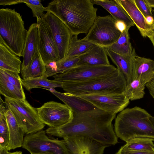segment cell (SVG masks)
<instances>
[{
	"label": "cell",
	"instance_id": "obj_1",
	"mask_svg": "<svg viewBox=\"0 0 154 154\" xmlns=\"http://www.w3.org/2000/svg\"><path fill=\"white\" fill-rule=\"evenodd\" d=\"M71 120L59 128L46 129L48 134L63 138L82 136L90 137L109 146L118 142L112 122L116 114L99 109L91 111L73 112Z\"/></svg>",
	"mask_w": 154,
	"mask_h": 154
},
{
	"label": "cell",
	"instance_id": "obj_2",
	"mask_svg": "<svg viewBox=\"0 0 154 154\" xmlns=\"http://www.w3.org/2000/svg\"><path fill=\"white\" fill-rule=\"evenodd\" d=\"M91 0H54L49 3L46 12L60 19L72 35L87 34L96 17L97 8Z\"/></svg>",
	"mask_w": 154,
	"mask_h": 154
},
{
	"label": "cell",
	"instance_id": "obj_3",
	"mask_svg": "<svg viewBox=\"0 0 154 154\" xmlns=\"http://www.w3.org/2000/svg\"><path fill=\"white\" fill-rule=\"evenodd\" d=\"M151 116L146 110L139 107L125 109L115 119L114 131L116 136L126 142L136 137L154 138Z\"/></svg>",
	"mask_w": 154,
	"mask_h": 154
},
{
	"label": "cell",
	"instance_id": "obj_4",
	"mask_svg": "<svg viewBox=\"0 0 154 154\" xmlns=\"http://www.w3.org/2000/svg\"><path fill=\"white\" fill-rule=\"evenodd\" d=\"M127 86L125 77L117 68L110 74L91 80L77 82H63L62 88L66 93L79 96L122 94Z\"/></svg>",
	"mask_w": 154,
	"mask_h": 154
},
{
	"label": "cell",
	"instance_id": "obj_5",
	"mask_svg": "<svg viewBox=\"0 0 154 154\" xmlns=\"http://www.w3.org/2000/svg\"><path fill=\"white\" fill-rule=\"evenodd\" d=\"M27 33L21 16L14 9H0V36L19 57H23Z\"/></svg>",
	"mask_w": 154,
	"mask_h": 154
},
{
	"label": "cell",
	"instance_id": "obj_6",
	"mask_svg": "<svg viewBox=\"0 0 154 154\" xmlns=\"http://www.w3.org/2000/svg\"><path fill=\"white\" fill-rule=\"evenodd\" d=\"M5 102L8 109L11 110L26 135L36 133L45 127V124L41 120L36 108L26 100L5 97Z\"/></svg>",
	"mask_w": 154,
	"mask_h": 154
},
{
	"label": "cell",
	"instance_id": "obj_7",
	"mask_svg": "<svg viewBox=\"0 0 154 154\" xmlns=\"http://www.w3.org/2000/svg\"><path fill=\"white\" fill-rule=\"evenodd\" d=\"M116 21L111 15L97 16L83 38L105 48L111 45L117 41L122 33L116 28Z\"/></svg>",
	"mask_w": 154,
	"mask_h": 154
},
{
	"label": "cell",
	"instance_id": "obj_8",
	"mask_svg": "<svg viewBox=\"0 0 154 154\" xmlns=\"http://www.w3.org/2000/svg\"><path fill=\"white\" fill-rule=\"evenodd\" d=\"M46 134L45 131L42 130L27 134L24 137L22 148L31 154H70L64 140L52 139Z\"/></svg>",
	"mask_w": 154,
	"mask_h": 154
},
{
	"label": "cell",
	"instance_id": "obj_9",
	"mask_svg": "<svg viewBox=\"0 0 154 154\" xmlns=\"http://www.w3.org/2000/svg\"><path fill=\"white\" fill-rule=\"evenodd\" d=\"M42 122L50 128H57L70 122L73 112L67 105L51 101L36 108Z\"/></svg>",
	"mask_w": 154,
	"mask_h": 154
},
{
	"label": "cell",
	"instance_id": "obj_10",
	"mask_svg": "<svg viewBox=\"0 0 154 154\" xmlns=\"http://www.w3.org/2000/svg\"><path fill=\"white\" fill-rule=\"evenodd\" d=\"M117 69L113 65L77 66L53 76L56 81L77 82L86 81L110 74Z\"/></svg>",
	"mask_w": 154,
	"mask_h": 154
},
{
	"label": "cell",
	"instance_id": "obj_11",
	"mask_svg": "<svg viewBox=\"0 0 154 154\" xmlns=\"http://www.w3.org/2000/svg\"><path fill=\"white\" fill-rule=\"evenodd\" d=\"M37 49L45 65L60 59L58 49L51 30L43 18L36 17Z\"/></svg>",
	"mask_w": 154,
	"mask_h": 154
},
{
	"label": "cell",
	"instance_id": "obj_12",
	"mask_svg": "<svg viewBox=\"0 0 154 154\" xmlns=\"http://www.w3.org/2000/svg\"><path fill=\"white\" fill-rule=\"evenodd\" d=\"M43 19L51 30L58 50L60 59H63L73 35L64 23L50 12L47 11Z\"/></svg>",
	"mask_w": 154,
	"mask_h": 154
},
{
	"label": "cell",
	"instance_id": "obj_13",
	"mask_svg": "<svg viewBox=\"0 0 154 154\" xmlns=\"http://www.w3.org/2000/svg\"><path fill=\"white\" fill-rule=\"evenodd\" d=\"M89 102L97 108L115 114L128 105L130 100L124 93L112 94H89L77 96Z\"/></svg>",
	"mask_w": 154,
	"mask_h": 154
},
{
	"label": "cell",
	"instance_id": "obj_14",
	"mask_svg": "<svg viewBox=\"0 0 154 154\" xmlns=\"http://www.w3.org/2000/svg\"><path fill=\"white\" fill-rule=\"evenodd\" d=\"M132 80L139 79L146 84L154 79V60L134 54L133 60Z\"/></svg>",
	"mask_w": 154,
	"mask_h": 154
},
{
	"label": "cell",
	"instance_id": "obj_15",
	"mask_svg": "<svg viewBox=\"0 0 154 154\" xmlns=\"http://www.w3.org/2000/svg\"><path fill=\"white\" fill-rule=\"evenodd\" d=\"M130 17L143 37H148L153 29L148 25L145 18L140 11L134 0H116Z\"/></svg>",
	"mask_w": 154,
	"mask_h": 154
},
{
	"label": "cell",
	"instance_id": "obj_16",
	"mask_svg": "<svg viewBox=\"0 0 154 154\" xmlns=\"http://www.w3.org/2000/svg\"><path fill=\"white\" fill-rule=\"evenodd\" d=\"M45 89L49 91L69 107L73 112H86L98 109L89 102L78 96L66 92H59L54 88Z\"/></svg>",
	"mask_w": 154,
	"mask_h": 154
},
{
	"label": "cell",
	"instance_id": "obj_17",
	"mask_svg": "<svg viewBox=\"0 0 154 154\" xmlns=\"http://www.w3.org/2000/svg\"><path fill=\"white\" fill-rule=\"evenodd\" d=\"M79 57L76 66H107L110 64L106 48L97 44L79 56Z\"/></svg>",
	"mask_w": 154,
	"mask_h": 154
},
{
	"label": "cell",
	"instance_id": "obj_18",
	"mask_svg": "<svg viewBox=\"0 0 154 154\" xmlns=\"http://www.w3.org/2000/svg\"><path fill=\"white\" fill-rule=\"evenodd\" d=\"M38 29L37 24L34 23L29 26L26 38L21 69L28 66L32 61L37 49Z\"/></svg>",
	"mask_w": 154,
	"mask_h": 154
},
{
	"label": "cell",
	"instance_id": "obj_19",
	"mask_svg": "<svg viewBox=\"0 0 154 154\" xmlns=\"http://www.w3.org/2000/svg\"><path fill=\"white\" fill-rule=\"evenodd\" d=\"M5 116L9 133V143L6 148L9 151L22 147L25 133L24 130L18 124L10 109L7 110Z\"/></svg>",
	"mask_w": 154,
	"mask_h": 154
},
{
	"label": "cell",
	"instance_id": "obj_20",
	"mask_svg": "<svg viewBox=\"0 0 154 154\" xmlns=\"http://www.w3.org/2000/svg\"><path fill=\"white\" fill-rule=\"evenodd\" d=\"M0 36V68L19 73L21 61Z\"/></svg>",
	"mask_w": 154,
	"mask_h": 154
},
{
	"label": "cell",
	"instance_id": "obj_21",
	"mask_svg": "<svg viewBox=\"0 0 154 154\" xmlns=\"http://www.w3.org/2000/svg\"><path fill=\"white\" fill-rule=\"evenodd\" d=\"M94 4L100 6L107 11L116 21L124 22L127 28L134 26L135 24L124 9L116 0H91Z\"/></svg>",
	"mask_w": 154,
	"mask_h": 154
},
{
	"label": "cell",
	"instance_id": "obj_22",
	"mask_svg": "<svg viewBox=\"0 0 154 154\" xmlns=\"http://www.w3.org/2000/svg\"><path fill=\"white\" fill-rule=\"evenodd\" d=\"M108 56L124 75L128 85L132 81L133 60L135 51L131 56H126L117 54L106 48Z\"/></svg>",
	"mask_w": 154,
	"mask_h": 154
},
{
	"label": "cell",
	"instance_id": "obj_23",
	"mask_svg": "<svg viewBox=\"0 0 154 154\" xmlns=\"http://www.w3.org/2000/svg\"><path fill=\"white\" fill-rule=\"evenodd\" d=\"M79 60V56H77L51 62L45 65L46 71L43 76L47 78L64 72L76 66Z\"/></svg>",
	"mask_w": 154,
	"mask_h": 154
},
{
	"label": "cell",
	"instance_id": "obj_24",
	"mask_svg": "<svg viewBox=\"0 0 154 154\" xmlns=\"http://www.w3.org/2000/svg\"><path fill=\"white\" fill-rule=\"evenodd\" d=\"M46 71V67L37 49L35 56L29 65L21 69L22 79H28L43 76Z\"/></svg>",
	"mask_w": 154,
	"mask_h": 154
},
{
	"label": "cell",
	"instance_id": "obj_25",
	"mask_svg": "<svg viewBox=\"0 0 154 154\" xmlns=\"http://www.w3.org/2000/svg\"><path fill=\"white\" fill-rule=\"evenodd\" d=\"M129 29L127 28L115 43L106 48L120 55L131 56L135 51L134 48H132L130 42Z\"/></svg>",
	"mask_w": 154,
	"mask_h": 154
},
{
	"label": "cell",
	"instance_id": "obj_26",
	"mask_svg": "<svg viewBox=\"0 0 154 154\" xmlns=\"http://www.w3.org/2000/svg\"><path fill=\"white\" fill-rule=\"evenodd\" d=\"M77 36L73 35L72 36L66 54L63 59L79 56L96 45L83 38L78 39Z\"/></svg>",
	"mask_w": 154,
	"mask_h": 154
},
{
	"label": "cell",
	"instance_id": "obj_27",
	"mask_svg": "<svg viewBox=\"0 0 154 154\" xmlns=\"http://www.w3.org/2000/svg\"><path fill=\"white\" fill-rule=\"evenodd\" d=\"M22 85L27 91L38 87H43L50 89L55 88H62L63 82L54 80H50L42 76L28 79H21Z\"/></svg>",
	"mask_w": 154,
	"mask_h": 154
},
{
	"label": "cell",
	"instance_id": "obj_28",
	"mask_svg": "<svg viewBox=\"0 0 154 154\" xmlns=\"http://www.w3.org/2000/svg\"><path fill=\"white\" fill-rule=\"evenodd\" d=\"M0 93L5 97L18 100H26L24 91L19 89L9 82L0 73Z\"/></svg>",
	"mask_w": 154,
	"mask_h": 154
},
{
	"label": "cell",
	"instance_id": "obj_29",
	"mask_svg": "<svg viewBox=\"0 0 154 154\" xmlns=\"http://www.w3.org/2000/svg\"><path fill=\"white\" fill-rule=\"evenodd\" d=\"M154 138L146 137H136L131 139L124 146L132 150L144 151L154 149Z\"/></svg>",
	"mask_w": 154,
	"mask_h": 154
},
{
	"label": "cell",
	"instance_id": "obj_30",
	"mask_svg": "<svg viewBox=\"0 0 154 154\" xmlns=\"http://www.w3.org/2000/svg\"><path fill=\"white\" fill-rule=\"evenodd\" d=\"M146 85L138 79L132 80L127 85L124 93L130 100L140 99L143 98L145 94L144 89Z\"/></svg>",
	"mask_w": 154,
	"mask_h": 154
},
{
	"label": "cell",
	"instance_id": "obj_31",
	"mask_svg": "<svg viewBox=\"0 0 154 154\" xmlns=\"http://www.w3.org/2000/svg\"><path fill=\"white\" fill-rule=\"evenodd\" d=\"M21 3H24L32 10L33 17L43 18L46 11V7L43 6L41 0H20Z\"/></svg>",
	"mask_w": 154,
	"mask_h": 154
},
{
	"label": "cell",
	"instance_id": "obj_32",
	"mask_svg": "<svg viewBox=\"0 0 154 154\" xmlns=\"http://www.w3.org/2000/svg\"><path fill=\"white\" fill-rule=\"evenodd\" d=\"M0 73L4 75L9 82L15 86L21 91H24L21 81V78L18 73L1 68Z\"/></svg>",
	"mask_w": 154,
	"mask_h": 154
},
{
	"label": "cell",
	"instance_id": "obj_33",
	"mask_svg": "<svg viewBox=\"0 0 154 154\" xmlns=\"http://www.w3.org/2000/svg\"><path fill=\"white\" fill-rule=\"evenodd\" d=\"M9 141V133L6 118L0 119V148H6Z\"/></svg>",
	"mask_w": 154,
	"mask_h": 154
},
{
	"label": "cell",
	"instance_id": "obj_34",
	"mask_svg": "<svg viewBox=\"0 0 154 154\" xmlns=\"http://www.w3.org/2000/svg\"><path fill=\"white\" fill-rule=\"evenodd\" d=\"M134 1L136 6L145 18L149 16H153L152 9L149 6L145 0H134Z\"/></svg>",
	"mask_w": 154,
	"mask_h": 154
},
{
	"label": "cell",
	"instance_id": "obj_35",
	"mask_svg": "<svg viewBox=\"0 0 154 154\" xmlns=\"http://www.w3.org/2000/svg\"><path fill=\"white\" fill-rule=\"evenodd\" d=\"M115 154H154V149L150 150H132L122 146Z\"/></svg>",
	"mask_w": 154,
	"mask_h": 154
},
{
	"label": "cell",
	"instance_id": "obj_36",
	"mask_svg": "<svg viewBox=\"0 0 154 154\" xmlns=\"http://www.w3.org/2000/svg\"><path fill=\"white\" fill-rule=\"evenodd\" d=\"M6 106L5 102L0 97V119L3 118H5V114L7 111L8 109L5 107Z\"/></svg>",
	"mask_w": 154,
	"mask_h": 154
},
{
	"label": "cell",
	"instance_id": "obj_37",
	"mask_svg": "<svg viewBox=\"0 0 154 154\" xmlns=\"http://www.w3.org/2000/svg\"><path fill=\"white\" fill-rule=\"evenodd\" d=\"M21 3L20 0H0V5H15Z\"/></svg>",
	"mask_w": 154,
	"mask_h": 154
},
{
	"label": "cell",
	"instance_id": "obj_38",
	"mask_svg": "<svg viewBox=\"0 0 154 154\" xmlns=\"http://www.w3.org/2000/svg\"><path fill=\"white\" fill-rule=\"evenodd\" d=\"M146 86L151 96L154 99V79L147 83Z\"/></svg>",
	"mask_w": 154,
	"mask_h": 154
},
{
	"label": "cell",
	"instance_id": "obj_39",
	"mask_svg": "<svg viewBox=\"0 0 154 154\" xmlns=\"http://www.w3.org/2000/svg\"><path fill=\"white\" fill-rule=\"evenodd\" d=\"M116 26L117 29L122 33L128 28L125 23L124 22L120 20L116 21Z\"/></svg>",
	"mask_w": 154,
	"mask_h": 154
},
{
	"label": "cell",
	"instance_id": "obj_40",
	"mask_svg": "<svg viewBox=\"0 0 154 154\" xmlns=\"http://www.w3.org/2000/svg\"><path fill=\"white\" fill-rule=\"evenodd\" d=\"M146 24L149 26L153 27L154 25V18L153 16H149L145 17Z\"/></svg>",
	"mask_w": 154,
	"mask_h": 154
},
{
	"label": "cell",
	"instance_id": "obj_41",
	"mask_svg": "<svg viewBox=\"0 0 154 154\" xmlns=\"http://www.w3.org/2000/svg\"><path fill=\"white\" fill-rule=\"evenodd\" d=\"M147 37L150 40L154 47V29L151 31Z\"/></svg>",
	"mask_w": 154,
	"mask_h": 154
},
{
	"label": "cell",
	"instance_id": "obj_42",
	"mask_svg": "<svg viewBox=\"0 0 154 154\" xmlns=\"http://www.w3.org/2000/svg\"><path fill=\"white\" fill-rule=\"evenodd\" d=\"M149 6L152 9L154 8V0H145Z\"/></svg>",
	"mask_w": 154,
	"mask_h": 154
},
{
	"label": "cell",
	"instance_id": "obj_43",
	"mask_svg": "<svg viewBox=\"0 0 154 154\" xmlns=\"http://www.w3.org/2000/svg\"><path fill=\"white\" fill-rule=\"evenodd\" d=\"M10 153L6 148H0V154H9Z\"/></svg>",
	"mask_w": 154,
	"mask_h": 154
},
{
	"label": "cell",
	"instance_id": "obj_44",
	"mask_svg": "<svg viewBox=\"0 0 154 154\" xmlns=\"http://www.w3.org/2000/svg\"><path fill=\"white\" fill-rule=\"evenodd\" d=\"M150 120L154 128V116H151L150 117Z\"/></svg>",
	"mask_w": 154,
	"mask_h": 154
},
{
	"label": "cell",
	"instance_id": "obj_45",
	"mask_svg": "<svg viewBox=\"0 0 154 154\" xmlns=\"http://www.w3.org/2000/svg\"><path fill=\"white\" fill-rule=\"evenodd\" d=\"M9 154H22V152L21 151H16L14 152H10Z\"/></svg>",
	"mask_w": 154,
	"mask_h": 154
},
{
	"label": "cell",
	"instance_id": "obj_46",
	"mask_svg": "<svg viewBox=\"0 0 154 154\" xmlns=\"http://www.w3.org/2000/svg\"><path fill=\"white\" fill-rule=\"evenodd\" d=\"M152 13L153 16L154 18V8H152Z\"/></svg>",
	"mask_w": 154,
	"mask_h": 154
},
{
	"label": "cell",
	"instance_id": "obj_47",
	"mask_svg": "<svg viewBox=\"0 0 154 154\" xmlns=\"http://www.w3.org/2000/svg\"><path fill=\"white\" fill-rule=\"evenodd\" d=\"M52 154L49 153H38V154Z\"/></svg>",
	"mask_w": 154,
	"mask_h": 154
},
{
	"label": "cell",
	"instance_id": "obj_48",
	"mask_svg": "<svg viewBox=\"0 0 154 154\" xmlns=\"http://www.w3.org/2000/svg\"><path fill=\"white\" fill-rule=\"evenodd\" d=\"M153 29H154V26H153Z\"/></svg>",
	"mask_w": 154,
	"mask_h": 154
}]
</instances>
